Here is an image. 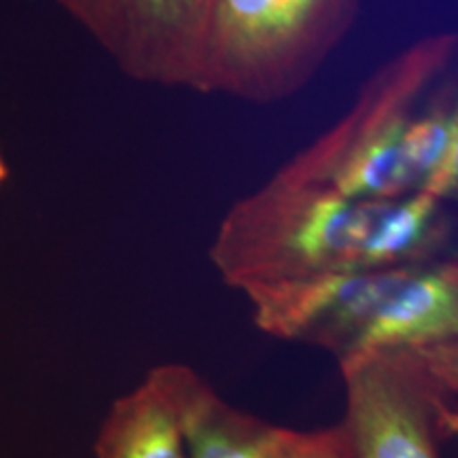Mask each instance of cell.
<instances>
[{
	"label": "cell",
	"instance_id": "6da1fadb",
	"mask_svg": "<svg viewBox=\"0 0 458 458\" xmlns=\"http://www.w3.org/2000/svg\"><path fill=\"white\" fill-rule=\"evenodd\" d=\"M444 202L428 193L351 198L278 172L233 204L210 259L233 289L437 259L448 244Z\"/></svg>",
	"mask_w": 458,
	"mask_h": 458
},
{
	"label": "cell",
	"instance_id": "7a4b0ae2",
	"mask_svg": "<svg viewBox=\"0 0 458 458\" xmlns=\"http://www.w3.org/2000/svg\"><path fill=\"white\" fill-rule=\"evenodd\" d=\"M242 293L257 329L325 348L344 363L458 340V257L257 284Z\"/></svg>",
	"mask_w": 458,
	"mask_h": 458
},
{
	"label": "cell",
	"instance_id": "3957f363",
	"mask_svg": "<svg viewBox=\"0 0 458 458\" xmlns=\"http://www.w3.org/2000/svg\"><path fill=\"white\" fill-rule=\"evenodd\" d=\"M456 43L454 34H437L388 62L351 111L280 168V174L363 199H397L422 191L448 148L456 98L425 96Z\"/></svg>",
	"mask_w": 458,
	"mask_h": 458
},
{
	"label": "cell",
	"instance_id": "277c9868",
	"mask_svg": "<svg viewBox=\"0 0 458 458\" xmlns=\"http://www.w3.org/2000/svg\"><path fill=\"white\" fill-rule=\"evenodd\" d=\"M360 0H213L199 94L276 102L301 89L342 41Z\"/></svg>",
	"mask_w": 458,
	"mask_h": 458
},
{
	"label": "cell",
	"instance_id": "5b68a950",
	"mask_svg": "<svg viewBox=\"0 0 458 458\" xmlns=\"http://www.w3.org/2000/svg\"><path fill=\"white\" fill-rule=\"evenodd\" d=\"M351 458H439L445 394L416 352H377L340 363Z\"/></svg>",
	"mask_w": 458,
	"mask_h": 458
},
{
	"label": "cell",
	"instance_id": "8992f818",
	"mask_svg": "<svg viewBox=\"0 0 458 458\" xmlns=\"http://www.w3.org/2000/svg\"><path fill=\"white\" fill-rule=\"evenodd\" d=\"M213 0H91L83 26L136 81L196 88Z\"/></svg>",
	"mask_w": 458,
	"mask_h": 458
},
{
	"label": "cell",
	"instance_id": "52a82bcc",
	"mask_svg": "<svg viewBox=\"0 0 458 458\" xmlns=\"http://www.w3.org/2000/svg\"><path fill=\"white\" fill-rule=\"evenodd\" d=\"M189 458H301L312 431H295L233 408L196 369L159 365Z\"/></svg>",
	"mask_w": 458,
	"mask_h": 458
},
{
	"label": "cell",
	"instance_id": "ba28073f",
	"mask_svg": "<svg viewBox=\"0 0 458 458\" xmlns=\"http://www.w3.org/2000/svg\"><path fill=\"white\" fill-rule=\"evenodd\" d=\"M94 452L96 458H189L162 369L114 401Z\"/></svg>",
	"mask_w": 458,
	"mask_h": 458
},
{
	"label": "cell",
	"instance_id": "9c48e42d",
	"mask_svg": "<svg viewBox=\"0 0 458 458\" xmlns=\"http://www.w3.org/2000/svg\"><path fill=\"white\" fill-rule=\"evenodd\" d=\"M416 357L445 394H458V340L418 351Z\"/></svg>",
	"mask_w": 458,
	"mask_h": 458
},
{
	"label": "cell",
	"instance_id": "30bf717a",
	"mask_svg": "<svg viewBox=\"0 0 458 458\" xmlns=\"http://www.w3.org/2000/svg\"><path fill=\"white\" fill-rule=\"evenodd\" d=\"M301 458H351L346 437L340 425L312 431L310 444Z\"/></svg>",
	"mask_w": 458,
	"mask_h": 458
},
{
	"label": "cell",
	"instance_id": "8fae6325",
	"mask_svg": "<svg viewBox=\"0 0 458 458\" xmlns=\"http://www.w3.org/2000/svg\"><path fill=\"white\" fill-rule=\"evenodd\" d=\"M55 3L60 4L62 9H66L72 17H77V20L83 24L85 17H88L91 0H55Z\"/></svg>",
	"mask_w": 458,
	"mask_h": 458
},
{
	"label": "cell",
	"instance_id": "7c38bea8",
	"mask_svg": "<svg viewBox=\"0 0 458 458\" xmlns=\"http://www.w3.org/2000/svg\"><path fill=\"white\" fill-rule=\"evenodd\" d=\"M9 179V165H7V159L3 156V148H0V187L4 185Z\"/></svg>",
	"mask_w": 458,
	"mask_h": 458
},
{
	"label": "cell",
	"instance_id": "4fadbf2b",
	"mask_svg": "<svg viewBox=\"0 0 458 458\" xmlns=\"http://www.w3.org/2000/svg\"><path fill=\"white\" fill-rule=\"evenodd\" d=\"M448 427H450V428H456V431H458V411H452V410H450V414H448Z\"/></svg>",
	"mask_w": 458,
	"mask_h": 458
},
{
	"label": "cell",
	"instance_id": "5bb4252c",
	"mask_svg": "<svg viewBox=\"0 0 458 458\" xmlns=\"http://www.w3.org/2000/svg\"><path fill=\"white\" fill-rule=\"evenodd\" d=\"M456 202H458V196H456Z\"/></svg>",
	"mask_w": 458,
	"mask_h": 458
}]
</instances>
